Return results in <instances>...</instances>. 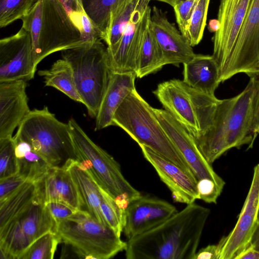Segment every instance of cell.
Returning <instances> with one entry per match:
<instances>
[{"label":"cell","instance_id":"obj_1","mask_svg":"<svg viewBox=\"0 0 259 259\" xmlns=\"http://www.w3.org/2000/svg\"><path fill=\"white\" fill-rule=\"evenodd\" d=\"M210 210L187 204L163 222L126 242L127 259H194Z\"/></svg>","mask_w":259,"mask_h":259},{"label":"cell","instance_id":"obj_2","mask_svg":"<svg viewBox=\"0 0 259 259\" xmlns=\"http://www.w3.org/2000/svg\"><path fill=\"white\" fill-rule=\"evenodd\" d=\"M254 89V78L250 77L240 94L229 99L218 100L207 129L195 139L209 163L211 164L231 148H239L244 145L252 147L256 137L251 127Z\"/></svg>","mask_w":259,"mask_h":259},{"label":"cell","instance_id":"obj_3","mask_svg":"<svg viewBox=\"0 0 259 259\" xmlns=\"http://www.w3.org/2000/svg\"><path fill=\"white\" fill-rule=\"evenodd\" d=\"M21 20L31 38L36 66L52 53L85 44L59 0H36Z\"/></svg>","mask_w":259,"mask_h":259},{"label":"cell","instance_id":"obj_4","mask_svg":"<svg viewBox=\"0 0 259 259\" xmlns=\"http://www.w3.org/2000/svg\"><path fill=\"white\" fill-rule=\"evenodd\" d=\"M113 125L124 131L139 145H145L195 177L160 124L154 108L136 89L124 99L115 111Z\"/></svg>","mask_w":259,"mask_h":259},{"label":"cell","instance_id":"obj_5","mask_svg":"<svg viewBox=\"0 0 259 259\" xmlns=\"http://www.w3.org/2000/svg\"><path fill=\"white\" fill-rule=\"evenodd\" d=\"M98 39L62 51L70 65L77 90L88 114L96 118L112 74L107 47Z\"/></svg>","mask_w":259,"mask_h":259},{"label":"cell","instance_id":"obj_6","mask_svg":"<svg viewBox=\"0 0 259 259\" xmlns=\"http://www.w3.org/2000/svg\"><path fill=\"white\" fill-rule=\"evenodd\" d=\"M54 231L61 241L71 246L84 258L108 259L125 250L126 242L84 210L55 222Z\"/></svg>","mask_w":259,"mask_h":259},{"label":"cell","instance_id":"obj_7","mask_svg":"<svg viewBox=\"0 0 259 259\" xmlns=\"http://www.w3.org/2000/svg\"><path fill=\"white\" fill-rule=\"evenodd\" d=\"M13 137L29 143L52 166L76 159L68 123L59 120L47 106L30 110Z\"/></svg>","mask_w":259,"mask_h":259},{"label":"cell","instance_id":"obj_8","mask_svg":"<svg viewBox=\"0 0 259 259\" xmlns=\"http://www.w3.org/2000/svg\"><path fill=\"white\" fill-rule=\"evenodd\" d=\"M68 123L75 160L98 185L114 199L122 194H127L131 201L141 197V193L124 178L114 158L95 144L74 118H70Z\"/></svg>","mask_w":259,"mask_h":259},{"label":"cell","instance_id":"obj_9","mask_svg":"<svg viewBox=\"0 0 259 259\" xmlns=\"http://www.w3.org/2000/svg\"><path fill=\"white\" fill-rule=\"evenodd\" d=\"M153 93L164 109L194 139L207 129L218 100L176 79L159 83Z\"/></svg>","mask_w":259,"mask_h":259},{"label":"cell","instance_id":"obj_10","mask_svg":"<svg viewBox=\"0 0 259 259\" xmlns=\"http://www.w3.org/2000/svg\"><path fill=\"white\" fill-rule=\"evenodd\" d=\"M55 221L38 197L23 212L0 229L1 258L18 259L35 240L54 230Z\"/></svg>","mask_w":259,"mask_h":259},{"label":"cell","instance_id":"obj_11","mask_svg":"<svg viewBox=\"0 0 259 259\" xmlns=\"http://www.w3.org/2000/svg\"><path fill=\"white\" fill-rule=\"evenodd\" d=\"M244 73L259 77V0H250L245 18L226 64L221 82Z\"/></svg>","mask_w":259,"mask_h":259},{"label":"cell","instance_id":"obj_12","mask_svg":"<svg viewBox=\"0 0 259 259\" xmlns=\"http://www.w3.org/2000/svg\"><path fill=\"white\" fill-rule=\"evenodd\" d=\"M259 164L254 167L251 184L238 221L233 229L218 243L219 259H234L247 247L258 224Z\"/></svg>","mask_w":259,"mask_h":259},{"label":"cell","instance_id":"obj_13","mask_svg":"<svg viewBox=\"0 0 259 259\" xmlns=\"http://www.w3.org/2000/svg\"><path fill=\"white\" fill-rule=\"evenodd\" d=\"M154 110L170 140L189 165L197 181L208 179L223 189L225 181L205 159L192 136L164 109Z\"/></svg>","mask_w":259,"mask_h":259},{"label":"cell","instance_id":"obj_14","mask_svg":"<svg viewBox=\"0 0 259 259\" xmlns=\"http://www.w3.org/2000/svg\"><path fill=\"white\" fill-rule=\"evenodd\" d=\"M37 69L31 38L23 27L15 34L0 40V82L30 80Z\"/></svg>","mask_w":259,"mask_h":259},{"label":"cell","instance_id":"obj_15","mask_svg":"<svg viewBox=\"0 0 259 259\" xmlns=\"http://www.w3.org/2000/svg\"><path fill=\"white\" fill-rule=\"evenodd\" d=\"M151 12V8L149 6L143 12L136 10L117 43L112 47H107L109 64L112 73H135Z\"/></svg>","mask_w":259,"mask_h":259},{"label":"cell","instance_id":"obj_16","mask_svg":"<svg viewBox=\"0 0 259 259\" xmlns=\"http://www.w3.org/2000/svg\"><path fill=\"white\" fill-rule=\"evenodd\" d=\"M250 0H221L218 13L219 27L212 38V56L219 73L228 61L241 28Z\"/></svg>","mask_w":259,"mask_h":259},{"label":"cell","instance_id":"obj_17","mask_svg":"<svg viewBox=\"0 0 259 259\" xmlns=\"http://www.w3.org/2000/svg\"><path fill=\"white\" fill-rule=\"evenodd\" d=\"M178 211L168 202L149 195L131 201L125 212L123 229L129 240L155 227Z\"/></svg>","mask_w":259,"mask_h":259},{"label":"cell","instance_id":"obj_18","mask_svg":"<svg viewBox=\"0 0 259 259\" xmlns=\"http://www.w3.org/2000/svg\"><path fill=\"white\" fill-rule=\"evenodd\" d=\"M149 26L161 50L166 65L179 66L195 56L186 38L169 21L166 13L156 6L151 9Z\"/></svg>","mask_w":259,"mask_h":259},{"label":"cell","instance_id":"obj_19","mask_svg":"<svg viewBox=\"0 0 259 259\" xmlns=\"http://www.w3.org/2000/svg\"><path fill=\"white\" fill-rule=\"evenodd\" d=\"M145 158L171 193L175 201L187 205L198 199L196 178L149 147L140 145Z\"/></svg>","mask_w":259,"mask_h":259},{"label":"cell","instance_id":"obj_20","mask_svg":"<svg viewBox=\"0 0 259 259\" xmlns=\"http://www.w3.org/2000/svg\"><path fill=\"white\" fill-rule=\"evenodd\" d=\"M26 87L23 80L0 82V140L13 138L30 111Z\"/></svg>","mask_w":259,"mask_h":259},{"label":"cell","instance_id":"obj_21","mask_svg":"<svg viewBox=\"0 0 259 259\" xmlns=\"http://www.w3.org/2000/svg\"><path fill=\"white\" fill-rule=\"evenodd\" d=\"M36 183L38 197L45 203L60 201L76 210H83L76 186L64 166H52Z\"/></svg>","mask_w":259,"mask_h":259},{"label":"cell","instance_id":"obj_22","mask_svg":"<svg viewBox=\"0 0 259 259\" xmlns=\"http://www.w3.org/2000/svg\"><path fill=\"white\" fill-rule=\"evenodd\" d=\"M135 72L112 73L96 117L95 131L113 125V118L125 98L136 89Z\"/></svg>","mask_w":259,"mask_h":259},{"label":"cell","instance_id":"obj_23","mask_svg":"<svg viewBox=\"0 0 259 259\" xmlns=\"http://www.w3.org/2000/svg\"><path fill=\"white\" fill-rule=\"evenodd\" d=\"M183 80L187 85L210 96L221 82L219 69L211 55L196 54L193 59L183 64Z\"/></svg>","mask_w":259,"mask_h":259},{"label":"cell","instance_id":"obj_24","mask_svg":"<svg viewBox=\"0 0 259 259\" xmlns=\"http://www.w3.org/2000/svg\"><path fill=\"white\" fill-rule=\"evenodd\" d=\"M63 166L69 171L76 186L83 210L104 225L109 226L101 209L100 187L95 179L88 170L80 167L74 159H68Z\"/></svg>","mask_w":259,"mask_h":259},{"label":"cell","instance_id":"obj_25","mask_svg":"<svg viewBox=\"0 0 259 259\" xmlns=\"http://www.w3.org/2000/svg\"><path fill=\"white\" fill-rule=\"evenodd\" d=\"M37 198L36 182L27 180L14 193L0 201V229L23 212Z\"/></svg>","mask_w":259,"mask_h":259},{"label":"cell","instance_id":"obj_26","mask_svg":"<svg viewBox=\"0 0 259 259\" xmlns=\"http://www.w3.org/2000/svg\"><path fill=\"white\" fill-rule=\"evenodd\" d=\"M38 74L44 78L46 86L54 88L71 99L82 104L72 68L65 60H57L49 69L39 70Z\"/></svg>","mask_w":259,"mask_h":259},{"label":"cell","instance_id":"obj_27","mask_svg":"<svg viewBox=\"0 0 259 259\" xmlns=\"http://www.w3.org/2000/svg\"><path fill=\"white\" fill-rule=\"evenodd\" d=\"M161 50L149 26L147 27L135 71L136 77L141 78L154 73L165 65Z\"/></svg>","mask_w":259,"mask_h":259},{"label":"cell","instance_id":"obj_28","mask_svg":"<svg viewBox=\"0 0 259 259\" xmlns=\"http://www.w3.org/2000/svg\"><path fill=\"white\" fill-rule=\"evenodd\" d=\"M119 0H82L84 9L100 38L106 44L109 33L111 13Z\"/></svg>","mask_w":259,"mask_h":259},{"label":"cell","instance_id":"obj_29","mask_svg":"<svg viewBox=\"0 0 259 259\" xmlns=\"http://www.w3.org/2000/svg\"><path fill=\"white\" fill-rule=\"evenodd\" d=\"M140 0H119L111 13L107 47L115 45L120 38Z\"/></svg>","mask_w":259,"mask_h":259},{"label":"cell","instance_id":"obj_30","mask_svg":"<svg viewBox=\"0 0 259 259\" xmlns=\"http://www.w3.org/2000/svg\"><path fill=\"white\" fill-rule=\"evenodd\" d=\"M72 22L80 32L85 43L101 39L99 33L87 15L82 0H59Z\"/></svg>","mask_w":259,"mask_h":259},{"label":"cell","instance_id":"obj_31","mask_svg":"<svg viewBox=\"0 0 259 259\" xmlns=\"http://www.w3.org/2000/svg\"><path fill=\"white\" fill-rule=\"evenodd\" d=\"M61 239L54 230L45 234L19 257L18 259H52Z\"/></svg>","mask_w":259,"mask_h":259},{"label":"cell","instance_id":"obj_32","mask_svg":"<svg viewBox=\"0 0 259 259\" xmlns=\"http://www.w3.org/2000/svg\"><path fill=\"white\" fill-rule=\"evenodd\" d=\"M17 159L18 173L27 180L35 182L41 179L52 167L45 159L32 150L31 146L25 151L23 157Z\"/></svg>","mask_w":259,"mask_h":259},{"label":"cell","instance_id":"obj_33","mask_svg":"<svg viewBox=\"0 0 259 259\" xmlns=\"http://www.w3.org/2000/svg\"><path fill=\"white\" fill-rule=\"evenodd\" d=\"M210 0H196L189 20L187 39L192 47L201 40L206 25Z\"/></svg>","mask_w":259,"mask_h":259},{"label":"cell","instance_id":"obj_34","mask_svg":"<svg viewBox=\"0 0 259 259\" xmlns=\"http://www.w3.org/2000/svg\"><path fill=\"white\" fill-rule=\"evenodd\" d=\"M36 1L0 0V27H6L18 19H22L28 14Z\"/></svg>","mask_w":259,"mask_h":259},{"label":"cell","instance_id":"obj_35","mask_svg":"<svg viewBox=\"0 0 259 259\" xmlns=\"http://www.w3.org/2000/svg\"><path fill=\"white\" fill-rule=\"evenodd\" d=\"M100 189L102 213L108 226L120 236L124 225L125 211L120 208L114 199L100 187Z\"/></svg>","mask_w":259,"mask_h":259},{"label":"cell","instance_id":"obj_36","mask_svg":"<svg viewBox=\"0 0 259 259\" xmlns=\"http://www.w3.org/2000/svg\"><path fill=\"white\" fill-rule=\"evenodd\" d=\"M15 146L13 137L10 139L0 140V180L19 172Z\"/></svg>","mask_w":259,"mask_h":259},{"label":"cell","instance_id":"obj_37","mask_svg":"<svg viewBox=\"0 0 259 259\" xmlns=\"http://www.w3.org/2000/svg\"><path fill=\"white\" fill-rule=\"evenodd\" d=\"M196 2V0L182 1L173 7L179 30L186 39L189 20Z\"/></svg>","mask_w":259,"mask_h":259},{"label":"cell","instance_id":"obj_38","mask_svg":"<svg viewBox=\"0 0 259 259\" xmlns=\"http://www.w3.org/2000/svg\"><path fill=\"white\" fill-rule=\"evenodd\" d=\"M197 190L198 199L206 203H216L223 191L214 182L208 179H202L197 181Z\"/></svg>","mask_w":259,"mask_h":259},{"label":"cell","instance_id":"obj_39","mask_svg":"<svg viewBox=\"0 0 259 259\" xmlns=\"http://www.w3.org/2000/svg\"><path fill=\"white\" fill-rule=\"evenodd\" d=\"M27 180L19 173L0 180V201L8 197L19 189Z\"/></svg>","mask_w":259,"mask_h":259},{"label":"cell","instance_id":"obj_40","mask_svg":"<svg viewBox=\"0 0 259 259\" xmlns=\"http://www.w3.org/2000/svg\"><path fill=\"white\" fill-rule=\"evenodd\" d=\"M45 204L55 222L66 219L77 211L68 204L60 201H50Z\"/></svg>","mask_w":259,"mask_h":259},{"label":"cell","instance_id":"obj_41","mask_svg":"<svg viewBox=\"0 0 259 259\" xmlns=\"http://www.w3.org/2000/svg\"><path fill=\"white\" fill-rule=\"evenodd\" d=\"M254 78V89L251 104V127L253 134L259 135V77Z\"/></svg>","mask_w":259,"mask_h":259},{"label":"cell","instance_id":"obj_42","mask_svg":"<svg viewBox=\"0 0 259 259\" xmlns=\"http://www.w3.org/2000/svg\"><path fill=\"white\" fill-rule=\"evenodd\" d=\"M220 250L219 246L208 245L197 251L194 259H219Z\"/></svg>","mask_w":259,"mask_h":259},{"label":"cell","instance_id":"obj_43","mask_svg":"<svg viewBox=\"0 0 259 259\" xmlns=\"http://www.w3.org/2000/svg\"><path fill=\"white\" fill-rule=\"evenodd\" d=\"M259 259V251L254 249L249 244L242 251L238 253L234 259Z\"/></svg>","mask_w":259,"mask_h":259},{"label":"cell","instance_id":"obj_44","mask_svg":"<svg viewBox=\"0 0 259 259\" xmlns=\"http://www.w3.org/2000/svg\"><path fill=\"white\" fill-rule=\"evenodd\" d=\"M151 0H140L139 4L137 7L136 10H138L143 12L146 8L149 6L148 4ZM163 3H165L172 7L177 4V0H156Z\"/></svg>","mask_w":259,"mask_h":259},{"label":"cell","instance_id":"obj_45","mask_svg":"<svg viewBox=\"0 0 259 259\" xmlns=\"http://www.w3.org/2000/svg\"><path fill=\"white\" fill-rule=\"evenodd\" d=\"M250 244L254 249L259 251V222L252 235Z\"/></svg>","mask_w":259,"mask_h":259},{"label":"cell","instance_id":"obj_46","mask_svg":"<svg viewBox=\"0 0 259 259\" xmlns=\"http://www.w3.org/2000/svg\"><path fill=\"white\" fill-rule=\"evenodd\" d=\"M219 27V23L218 19L210 20L208 24V29L211 32H215Z\"/></svg>","mask_w":259,"mask_h":259},{"label":"cell","instance_id":"obj_47","mask_svg":"<svg viewBox=\"0 0 259 259\" xmlns=\"http://www.w3.org/2000/svg\"><path fill=\"white\" fill-rule=\"evenodd\" d=\"M259 222V210H258V222Z\"/></svg>","mask_w":259,"mask_h":259},{"label":"cell","instance_id":"obj_48","mask_svg":"<svg viewBox=\"0 0 259 259\" xmlns=\"http://www.w3.org/2000/svg\"><path fill=\"white\" fill-rule=\"evenodd\" d=\"M185 1V0H177V3L179 2H180V1Z\"/></svg>","mask_w":259,"mask_h":259}]
</instances>
